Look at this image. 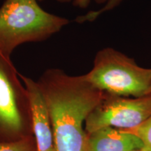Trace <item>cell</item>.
Returning <instances> with one entry per match:
<instances>
[{
    "mask_svg": "<svg viewBox=\"0 0 151 151\" xmlns=\"http://www.w3.org/2000/svg\"><path fill=\"white\" fill-rule=\"evenodd\" d=\"M48 107L54 151H88V134L83 123L105 97L84 75L70 76L49 69L37 81Z\"/></svg>",
    "mask_w": 151,
    "mask_h": 151,
    "instance_id": "obj_1",
    "label": "cell"
},
{
    "mask_svg": "<svg viewBox=\"0 0 151 151\" xmlns=\"http://www.w3.org/2000/svg\"><path fill=\"white\" fill-rule=\"evenodd\" d=\"M39 0H5L0 7V53L11 59L17 47L41 42L69 23L63 17L50 14Z\"/></svg>",
    "mask_w": 151,
    "mask_h": 151,
    "instance_id": "obj_2",
    "label": "cell"
},
{
    "mask_svg": "<svg viewBox=\"0 0 151 151\" xmlns=\"http://www.w3.org/2000/svg\"><path fill=\"white\" fill-rule=\"evenodd\" d=\"M84 76L95 88L111 95L141 97L151 94V69L140 67L112 48L100 50L92 69Z\"/></svg>",
    "mask_w": 151,
    "mask_h": 151,
    "instance_id": "obj_3",
    "label": "cell"
},
{
    "mask_svg": "<svg viewBox=\"0 0 151 151\" xmlns=\"http://www.w3.org/2000/svg\"><path fill=\"white\" fill-rule=\"evenodd\" d=\"M11 59L0 53V142L33 136L27 91Z\"/></svg>",
    "mask_w": 151,
    "mask_h": 151,
    "instance_id": "obj_4",
    "label": "cell"
},
{
    "mask_svg": "<svg viewBox=\"0 0 151 151\" xmlns=\"http://www.w3.org/2000/svg\"><path fill=\"white\" fill-rule=\"evenodd\" d=\"M151 116V94L128 98L106 93L105 97L87 117L85 129L90 134L104 127L132 129Z\"/></svg>",
    "mask_w": 151,
    "mask_h": 151,
    "instance_id": "obj_5",
    "label": "cell"
},
{
    "mask_svg": "<svg viewBox=\"0 0 151 151\" xmlns=\"http://www.w3.org/2000/svg\"><path fill=\"white\" fill-rule=\"evenodd\" d=\"M29 99L37 151H54L53 135L46 100L37 81L19 73Z\"/></svg>",
    "mask_w": 151,
    "mask_h": 151,
    "instance_id": "obj_6",
    "label": "cell"
},
{
    "mask_svg": "<svg viewBox=\"0 0 151 151\" xmlns=\"http://www.w3.org/2000/svg\"><path fill=\"white\" fill-rule=\"evenodd\" d=\"M142 148L139 138L122 129L104 127L88 134V151H133Z\"/></svg>",
    "mask_w": 151,
    "mask_h": 151,
    "instance_id": "obj_7",
    "label": "cell"
},
{
    "mask_svg": "<svg viewBox=\"0 0 151 151\" xmlns=\"http://www.w3.org/2000/svg\"><path fill=\"white\" fill-rule=\"evenodd\" d=\"M137 136L143 143V151H151V116L142 123L132 129H122Z\"/></svg>",
    "mask_w": 151,
    "mask_h": 151,
    "instance_id": "obj_8",
    "label": "cell"
},
{
    "mask_svg": "<svg viewBox=\"0 0 151 151\" xmlns=\"http://www.w3.org/2000/svg\"><path fill=\"white\" fill-rule=\"evenodd\" d=\"M0 151H37L35 139L31 137L12 142H0Z\"/></svg>",
    "mask_w": 151,
    "mask_h": 151,
    "instance_id": "obj_9",
    "label": "cell"
},
{
    "mask_svg": "<svg viewBox=\"0 0 151 151\" xmlns=\"http://www.w3.org/2000/svg\"><path fill=\"white\" fill-rule=\"evenodd\" d=\"M122 1L123 0H109L101 9L97 11H91V12L88 13V14L85 15V16L78 17V18H77V21L79 22H83L86 21H92V20H95L97 17H99L103 13L112 10L115 7L118 6Z\"/></svg>",
    "mask_w": 151,
    "mask_h": 151,
    "instance_id": "obj_10",
    "label": "cell"
},
{
    "mask_svg": "<svg viewBox=\"0 0 151 151\" xmlns=\"http://www.w3.org/2000/svg\"><path fill=\"white\" fill-rule=\"evenodd\" d=\"M92 1H95L97 4H106L109 0H72L73 5L80 9H86L90 4Z\"/></svg>",
    "mask_w": 151,
    "mask_h": 151,
    "instance_id": "obj_11",
    "label": "cell"
},
{
    "mask_svg": "<svg viewBox=\"0 0 151 151\" xmlns=\"http://www.w3.org/2000/svg\"><path fill=\"white\" fill-rule=\"evenodd\" d=\"M39 1H43V0H39ZM58 2L60 3H62V4H65V3H69L72 1V0H57Z\"/></svg>",
    "mask_w": 151,
    "mask_h": 151,
    "instance_id": "obj_12",
    "label": "cell"
},
{
    "mask_svg": "<svg viewBox=\"0 0 151 151\" xmlns=\"http://www.w3.org/2000/svg\"><path fill=\"white\" fill-rule=\"evenodd\" d=\"M133 151H143V150H141V149H139V150H133Z\"/></svg>",
    "mask_w": 151,
    "mask_h": 151,
    "instance_id": "obj_13",
    "label": "cell"
},
{
    "mask_svg": "<svg viewBox=\"0 0 151 151\" xmlns=\"http://www.w3.org/2000/svg\"><path fill=\"white\" fill-rule=\"evenodd\" d=\"M150 93H151V90H150Z\"/></svg>",
    "mask_w": 151,
    "mask_h": 151,
    "instance_id": "obj_14",
    "label": "cell"
}]
</instances>
